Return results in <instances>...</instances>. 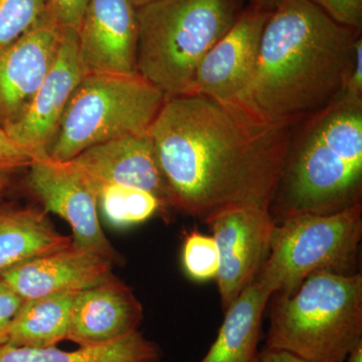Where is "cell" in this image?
Listing matches in <instances>:
<instances>
[{
  "label": "cell",
  "mask_w": 362,
  "mask_h": 362,
  "mask_svg": "<svg viewBox=\"0 0 362 362\" xmlns=\"http://www.w3.org/2000/svg\"><path fill=\"white\" fill-rule=\"evenodd\" d=\"M292 128L255 122L201 95L166 97L149 134L171 207L206 223L238 207L271 209Z\"/></svg>",
  "instance_id": "obj_1"
},
{
  "label": "cell",
  "mask_w": 362,
  "mask_h": 362,
  "mask_svg": "<svg viewBox=\"0 0 362 362\" xmlns=\"http://www.w3.org/2000/svg\"><path fill=\"white\" fill-rule=\"evenodd\" d=\"M361 33L311 0H283L264 28L256 66L235 109L264 125L302 122L341 92Z\"/></svg>",
  "instance_id": "obj_2"
},
{
  "label": "cell",
  "mask_w": 362,
  "mask_h": 362,
  "mask_svg": "<svg viewBox=\"0 0 362 362\" xmlns=\"http://www.w3.org/2000/svg\"><path fill=\"white\" fill-rule=\"evenodd\" d=\"M362 102L338 95L292 128L276 194L281 221L298 214L337 213L361 204Z\"/></svg>",
  "instance_id": "obj_3"
},
{
  "label": "cell",
  "mask_w": 362,
  "mask_h": 362,
  "mask_svg": "<svg viewBox=\"0 0 362 362\" xmlns=\"http://www.w3.org/2000/svg\"><path fill=\"white\" fill-rule=\"evenodd\" d=\"M240 0H153L136 8V71L166 97L188 94L209 49L242 14Z\"/></svg>",
  "instance_id": "obj_4"
},
{
  "label": "cell",
  "mask_w": 362,
  "mask_h": 362,
  "mask_svg": "<svg viewBox=\"0 0 362 362\" xmlns=\"http://www.w3.org/2000/svg\"><path fill=\"white\" fill-rule=\"evenodd\" d=\"M362 342V276L321 272L272 308L266 349L306 362H344Z\"/></svg>",
  "instance_id": "obj_5"
},
{
  "label": "cell",
  "mask_w": 362,
  "mask_h": 362,
  "mask_svg": "<svg viewBox=\"0 0 362 362\" xmlns=\"http://www.w3.org/2000/svg\"><path fill=\"white\" fill-rule=\"evenodd\" d=\"M362 204L327 214H298L276 223L256 280L273 295H290L321 272L356 274Z\"/></svg>",
  "instance_id": "obj_6"
},
{
  "label": "cell",
  "mask_w": 362,
  "mask_h": 362,
  "mask_svg": "<svg viewBox=\"0 0 362 362\" xmlns=\"http://www.w3.org/2000/svg\"><path fill=\"white\" fill-rule=\"evenodd\" d=\"M165 99L138 74H87L66 106L47 156L70 161L95 145L147 132Z\"/></svg>",
  "instance_id": "obj_7"
},
{
  "label": "cell",
  "mask_w": 362,
  "mask_h": 362,
  "mask_svg": "<svg viewBox=\"0 0 362 362\" xmlns=\"http://www.w3.org/2000/svg\"><path fill=\"white\" fill-rule=\"evenodd\" d=\"M30 185L45 209L71 226L75 246L101 255L115 264L121 257L105 235L99 221L98 194L70 162L39 157L30 166Z\"/></svg>",
  "instance_id": "obj_8"
},
{
  "label": "cell",
  "mask_w": 362,
  "mask_h": 362,
  "mask_svg": "<svg viewBox=\"0 0 362 362\" xmlns=\"http://www.w3.org/2000/svg\"><path fill=\"white\" fill-rule=\"evenodd\" d=\"M220 255L218 281L223 311L256 280L270 247L275 218L270 209L238 207L223 211L206 223Z\"/></svg>",
  "instance_id": "obj_9"
},
{
  "label": "cell",
  "mask_w": 362,
  "mask_h": 362,
  "mask_svg": "<svg viewBox=\"0 0 362 362\" xmlns=\"http://www.w3.org/2000/svg\"><path fill=\"white\" fill-rule=\"evenodd\" d=\"M270 13L251 6L244 9L230 32L202 59L188 94L235 108L251 81Z\"/></svg>",
  "instance_id": "obj_10"
},
{
  "label": "cell",
  "mask_w": 362,
  "mask_h": 362,
  "mask_svg": "<svg viewBox=\"0 0 362 362\" xmlns=\"http://www.w3.org/2000/svg\"><path fill=\"white\" fill-rule=\"evenodd\" d=\"M86 75L78 32L65 30L54 64L23 113L4 129L7 134L37 157L47 156L66 106Z\"/></svg>",
  "instance_id": "obj_11"
},
{
  "label": "cell",
  "mask_w": 362,
  "mask_h": 362,
  "mask_svg": "<svg viewBox=\"0 0 362 362\" xmlns=\"http://www.w3.org/2000/svg\"><path fill=\"white\" fill-rule=\"evenodd\" d=\"M68 162L89 181L97 194L106 185L137 188L156 195L164 209L171 207L168 183L149 130L95 145Z\"/></svg>",
  "instance_id": "obj_12"
},
{
  "label": "cell",
  "mask_w": 362,
  "mask_h": 362,
  "mask_svg": "<svg viewBox=\"0 0 362 362\" xmlns=\"http://www.w3.org/2000/svg\"><path fill=\"white\" fill-rule=\"evenodd\" d=\"M64 30L47 13L18 39L0 45V128L23 113L39 89L63 40Z\"/></svg>",
  "instance_id": "obj_13"
},
{
  "label": "cell",
  "mask_w": 362,
  "mask_h": 362,
  "mask_svg": "<svg viewBox=\"0 0 362 362\" xmlns=\"http://www.w3.org/2000/svg\"><path fill=\"white\" fill-rule=\"evenodd\" d=\"M137 35L136 8L130 0H89L78 30L87 74H137Z\"/></svg>",
  "instance_id": "obj_14"
},
{
  "label": "cell",
  "mask_w": 362,
  "mask_h": 362,
  "mask_svg": "<svg viewBox=\"0 0 362 362\" xmlns=\"http://www.w3.org/2000/svg\"><path fill=\"white\" fill-rule=\"evenodd\" d=\"M114 264L101 255L70 246L25 259L0 276L23 300L81 292L115 277Z\"/></svg>",
  "instance_id": "obj_15"
},
{
  "label": "cell",
  "mask_w": 362,
  "mask_h": 362,
  "mask_svg": "<svg viewBox=\"0 0 362 362\" xmlns=\"http://www.w3.org/2000/svg\"><path fill=\"white\" fill-rule=\"evenodd\" d=\"M142 318L139 300L130 287L114 277L78 293L68 340L78 347L107 344L138 330Z\"/></svg>",
  "instance_id": "obj_16"
},
{
  "label": "cell",
  "mask_w": 362,
  "mask_h": 362,
  "mask_svg": "<svg viewBox=\"0 0 362 362\" xmlns=\"http://www.w3.org/2000/svg\"><path fill=\"white\" fill-rule=\"evenodd\" d=\"M271 297L254 281L226 309L216 341L197 362H258L262 320Z\"/></svg>",
  "instance_id": "obj_17"
},
{
  "label": "cell",
  "mask_w": 362,
  "mask_h": 362,
  "mask_svg": "<svg viewBox=\"0 0 362 362\" xmlns=\"http://www.w3.org/2000/svg\"><path fill=\"white\" fill-rule=\"evenodd\" d=\"M71 244V238L59 233L45 211L0 206V273Z\"/></svg>",
  "instance_id": "obj_18"
},
{
  "label": "cell",
  "mask_w": 362,
  "mask_h": 362,
  "mask_svg": "<svg viewBox=\"0 0 362 362\" xmlns=\"http://www.w3.org/2000/svg\"><path fill=\"white\" fill-rule=\"evenodd\" d=\"M160 347L136 330L115 341L65 351L45 349L0 346V362H160Z\"/></svg>",
  "instance_id": "obj_19"
},
{
  "label": "cell",
  "mask_w": 362,
  "mask_h": 362,
  "mask_svg": "<svg viewBox=\"0 0 362 362\" xmlns=\"http://www.w3.org/2000/svg\"><path fill=\"white\" fill-rule=\"evenodd\" d=\"M78 293L25 300L11 324L7 344L45 349L68 340L71 309Z\"/></svg>",
  "instance_id": "obj_20"
},
{
  "label": "cell",
  "mask_w": 362,
  "mask_h": 362,
  "mask_svg": "<svg viewBox=\"0 0 362 362\" xmlns=\"http://www.w3.org/2000/svg\"><path fill=\"white\" fill-rule=\"evenodd\" d=\"M98 204L105 218L116 228L139 225L165 211L150 192L137 188L106 185L98 190Z\"/></svg>",
  "instance_id": "obj_21"
},
{
  "label": "cell",
  "mask_w": 362,
  "mask_h": 362,
  "mask_svg": "<svg viewBox=\"0 0 362 362\" xmlns=\"http://www.w3.org/2000/svg\"><path fill=\"white\" fill-rule=\"evenodd\" d=\"M182 263L190 278L206 281L216 278L220 255L214 237L199 230L187 233L182 250Z\"/></svg>",
  "instance_id": "obj_22"
},
{
  "label": "cell",
  "mask_w": 362,
  "mask_h": 362,
  "mask_svg": "<svg viewBox=\"0 0 362 362\" xmlns=\"http://www.w3.org/2000/svg\"><path fill=\"white\" fill-rule=\"evenodd\" d=\"M45 13V0H0V45L25 35Z\"/></svg>",
  "instance_id": "obj_23"
},
{
  "label": "cell",
  "mask_w": 362,
  "mask_h": 362,
  "mask_svg": "<svg viewBox=\"0 0 362 362\" xmlns=\"http://www.w3.org/2000/svg\"><path fill=\"white\" fill-rule=\"evenodd\" d=\"M338 23L361 33L362 0H311Z\"/></svg>",
  "instance_id": "obj_24"
},
{
  "label": "cell",
  "mask_w": 362,
  "mask_h": 362,
  "mask_svg": "<svg viewBox=\"0 0 362 362\" xmlns=\"http://www.w3.org/2000/svg\"><path fill=\"white\" fill-rule=\"evenodd\" d=\"M45 13L65 30L78 32L89 0H45Z\"/></svg>",
  "instance_id": "obj_25"
},
{
  "label": "cell",
  "mask_w": 362,
  "mask_h": 362,
  "mask_svg": "<svg viewBox=\"0 0 362 362\" xmlns=\"http://www.w3.org/2000/svg\"><path fill=\"white\" fill-rule=\"evenodd\" d=\"M39 158L33 150L16 142L0 128V171L13 173L18 169L30 168Z\"/></svg>",
  "instance_id": "obj_26"
},
{
  "label": "cell",
  "mask_w": 362,
  "mask_h": 362,
  "mask_svg": "<svg viewBox=\"0 0 362 362\" xmlns=\"http://www.w3.org/2000/svg\"><path fill=\"white\" fill-rule=\"evenodd\" d=\"M25 300L0 276V346L8 342L9 330Z\"/></svg>",
  "instance_id": "obj_27"
},
{
  "label": "cell",
  "mask_w": 362,
  "mask_h": 362,
  "mask_svg": "<svg viewBox=\"0 0 362 362\" xmlns=\"http://www.w3.org/2000/svg\"><path fill=\"white\" fill-rule=\"evenodd\" d=\"M340 96L362 102V39L359 37L354 45V57L349 76L343 86Z\"/></svg>",
  "instance_id": "obj_28"
},
{
  "label": "cell",
  "mask_w": 362,
  "mask_h": 362,
  "mask_svg": "<svg viewBox=\"0 0 362 362\" xmlns=\"http://www.w3.org/2000/svg\"><path fill=\"white\" fill-rule=\"evenodd\" d=\"M259 362H306L290 352L283 350H264L262 356L259 357Z\"/></svg>",
  "instance_id": "obj_29"
},
{
  "label": "cell",
  "mask_w": 362,
  "mask_h": 362,
  "mask_svg": "<svg viewBox=\"0 0 362 362\" xmlns=\"http://www.w3.org/2000/svg\"><path fill=\"white\" fill-rule=\"evenodd\" d=\"M282 1L283 0H249L250 6L257 7L262 11H269V13L277 8Z\"/></svg>",
  "instance_id": "obj_30"
},
{
  "label": "cell",
  "mask_w": 362,
  "mask_h": 362,
  "mask_svg": "<svg viewBox=\"0 0 362 362\" xmlns=\"http://www.w3.org/2000/svg\"><path fill=\"white\" fill-rule=\"evenodd\" d=\"M344 362H362V342L350 351Z\"/></svg>",
  "instance_id": "obj_31"
},
{
  "label": "cell",
  "mask_w": 362,
  "mask_h": 362,
  "mask_svg": "<svg viewBox=\"0 0 362 362\" xmlns=\"http://www.w3.org/2000/svg\"><path fill=\"white\" fill-rule=\"evenodd\" d=\"M11 173L0 171V197L11 185Z\"/></svg>",
  "instance_id": "obj_32"
},
{
  "label": "cell",
  "mask_w": 362,
  "mask_h": 362,
  "mask_svg": "<svg viewBox=\"0 0 362 362\" xmlns=\"http://www.w3.org/2000/svg\"><path fill=\"white\" fill-rule=\"evenodd\" d=\"M130 1L131 4H133V6L135 7V8H139V7L149 4V2L153 1V0H130Z\"/></svg>",
  "instance_id": "obj_33"
}]
</instances>
